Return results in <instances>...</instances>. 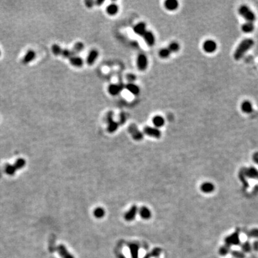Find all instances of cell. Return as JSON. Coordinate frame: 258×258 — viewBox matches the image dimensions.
Here are the masks:
<instances>
[{
    "label": "cell",
    "mask_w": 258,
    "mask_h": 258,
    "mask_svg": "<svg viewBox=\"0 0 258 258\" xmlns=\"http://www.w3.org/2000/svg\"><path fill=\"white\" fill-rule=\"evenodd\" d=\"M139 215L144 219H149L151 217V212L146 207H142L139 210Z\"/></svg>",
    "instance_id": "obj_23"
},
{
    "label": "cell",
    "mask_w": 258,
    "mask_h": 258,
    "mask_svg": "<svg viewBox=\"0 0 258 258\" xmlns=\"http://www.w3.org/2000/svg\"><path fill=\"white\" fill-rule=\"evenodd\" d=\"M143 131H144V133H145L146 135L150 136L151 137L155 138H160L161 136V133L160 130L155 127L147 126L145 127V129H143Z\"/></svg>",
    "instance_id": "obj_8"
},
{
    "label": "cell",
    "mask_w": 258,
    "mask_h": 258,
    "mask_svg": "<svg viewBox=\"0 0 258 258\" xmlns=\"http://www.w3.org/2000/svg\"><path fill=\"white\" fill-rule=\"evenodd\" d=\"M137 66L139 70L144 71L148 67V59L143 54H140L137 58Z\"/></svg>",
    "instance_id": "obj_9"
},
{
    "label": "cell",
    "mask_w": 258,
    "mask_h": 258,
    "mask_svg": "<svg viewBox=\"0 0 258 258\" xmlns=\"http://www.w3.org/2000/svg\"><path fill=\"white\" fill-rule=\"evenodd\" d=\"M231 255L234 258H245L246 255L243 251H240L238 250H233L231 252Z\"/></svg>",
    "instance_id": "obj_35"
},
{
    "label": "cell",
    "mask_w": 258,
    "mask_h": 258,
    "mask_svg": "<svg viewBox=\"0 0 258 258\" xmlns=\"http://www.w3.org/2000/svg\"><path fill=\"white\" fill-rule=\"evenodd\" d=\"M94 216L97 218H102L104 216L105 212L103 208H98L94 210Z\"/></svg>",
    "instance_id": "obj_30"
},
{
    "label": "cell",
    "mask_w": 258,
    "mask_h": 258,
    "mask_svg": "<svg viewBox=\"0 0 258 258\" xmlns=\"http://www.w3.org/2000/svg\"><path fill=\"white\" fill-rule=\"evenodd\" d=\"M125 114H121L120 117V123L121 124H124L125 122Z\"/></svg>",
    "instance_id": "obj_41"
},
{
    "label": "cell",
    "mask_w": 258,
    "mask_h": 258,
    "mask_svg": "<svg viewBox=\"0 0 258 258\" xmlns=\"http://www.w3.org/2000/svg\"><path fill=\"white\" fill-rule=\"evenodd\" d=\"M0 55H1V51H0Z\"/></svg>",
    "instance_id": "obj_45"
},
{
    "label": "cell",
    "mask_w": 258,
    "mask_h": 258,
    "mask_svg": "<svg viewBox=\"0 0 258 258\" xmlns=\"http://www.w3.org/2000/svg\"><path fill=\"white\" fill-rule=\"evenodd\" d=\"M84 46L83 43L81 42H78L75 43V45L74 46L72 49V51L74 55H77L78 53H80L81 51H82L84 50Z\"/></svg>",
    "instance_id": "obj_26"
},
{
    "label": "cell",
    "mask_w": 258,
    "mask_h": 258,
    "mask_svg": "<svg viewBox=\"0 0 258 258\" xmlns=\"http://www.w3.org/2000/svg\"><path fill=\"white\" fill-rule=\"evenodd\" d=\"M69 62L71 65L76 67H82L84 63L83 59L77 55L73 56L69 59Z\"/></svg>",
    "instance_id": "obj_20"
},
{
    "label": "cell",
    "mask_w": 258,
    "mask_h": 258,
    "mask_svg": "<svg viewBox=\"0 0 258 258\" xmlns=\"http://www.w3.org/2000/svg\"><path fill=\"white\" fill-rule=\"evenodd\" d=\"M134 33L137 35L143 36V35L146 31V26L144 22H140L135 25L133 28Z\"/></svg>",
    "instance_id": "obj_15"
},
{
    "label": "cell",
    "mask_w": 258,
    "mask_h": 258,
    "mask_svg": "<svg viewBox=\"0 0 258 258\" xmlns=\"http://www.w3.org/2000/svg\"><path fill=\"white\" fill-rule=\"evenodd\" d=\"M26 161L23 158H19L15 163L13 165L7 164L5 168L6 173L8 175H13L15 174L17 170H20L25 166Z\"/></svg>",
    "instance_id": "obj_3"
},
{
    "label": "cell",
    "mask_w": 258,
    "mask_h": 258,
    "mask_svg": "<svg viewBox=\"0 0 258 258\" xmlns=\"http://www.w3.org/2000/svg\"><path fill=\"white\" fill-rule=\"evenodd\" d=\"M242 111L246 114H250L253 112V106L249 100L243 102L241 105Z\"/></svg>",
    "instance_id": "obj_19"
},
{
    "label": "cell",
    "mask_w": 258,
    "mask_h": 258,
    "mask_svg": "<svg viewBox=\"0 0 258 258\" xmlns=\"http://www.w3.org/2000/svg\"><path fill=\"white\" fill-rule=\"evenodd\" d=\"M249 235L252 237L258 238V230L255 229V230H251L249 233Z\"/></svg>",
    "instance_id": "obj_39"
},
{
    "label": "cell",
    "mask_w": 258,
    "mask_h": 258,
    "mask_svg": "<svg viewBox=\"0 0 258 258\" xmlns=\"http://www.w3.org/2000/svg\"><path fill=\"white\" fill-rule=\"evenodd\" d=\"M113 113L112 112H109L107 116V122L108 123V131L109 133H113L116 132L118 127L119 124L116 121L113 120Z\"/></svg>",
    "instance_id": "obj_4"
},
{
    "label": "cell",
    "mask_w": 258,
    "mask_h": 258,
    "mask_svg": "<svg viewBox=\"0 0 258 258\" xmlns=\"http://www.w3.org/2000/svg\"><path fill=\"white\" fill-rule=\"evenodd\" d=\"M129 132L136 141H141L143 138V134L134 124H132L129 127Z\"/></svg>",
    "instance_id": "obj_6"
},
{
    "label": "cell",
    "mask_w": 258,
    "mask_h": 258,
    "mask_svg": "<svg viewBox=\"0 0 258 258\" xmlns=\"http://www.w3.org/2000/svg\"><path fill=\"white\" fill-rule=\"evenodd\" d=\"M152 258V256H151V253H146L145 255V256L143 257V258Z\"/></svg>",
    "instance_id": "obj_44"
},
{
    "label": "cell",
    "mask_w": 258,
    "mask_h": 258,
    "mask_svg": "<svg viewBox=\"0 0 258 258\" xmlns=\"http://www.w3.org/2000/svg\"><path fill=\"white\" fill-rule=\"evenodd\" d=\"M168 49L171 51V53L172 52V53H175V52H177V51H178L179 50V49H180V46L176 42H172L169 44V46L168 47Z\"/></svg>",
    "instance_id": "obj_28"
},
{
    "label": "cell",
    "mask_w": 258,
    "mask_h": 258,
    "mask_svg": "<svg viewBox=\"0 0 258 258\" xmlns=\"http://www.w3.org/2000/svg\"><path fill=\"white\" fill-rule=\"evenodd\" d=\"M214 185L210 182H205L203 183L201 186V190L203 192L210 193L214 190Z\"/></svg>",
    "instance_id": "obj_25"
},
{
    "label": "cell",
    "mask_w": 258,
    "mask_h": 258,
    "mask_svg": "<svg viewBox=\"0 0 258 258\" xmlns=\"http://www.w3.org/2000/svg\"><path fill=\"white\" fill-rule=\"evenodd\" d=\"M247 175L251 177V178H256L258 177V170L255 168H250L247 171Z\"/></svg>",
    "instance_id": "obj_32"
},
{
    "label": "cell",
    "mask_w": 258,
    "mask_h": 258,
    "mask_svg": "<svg viewBox=\"0 0 258 258\" xmlns=\"http://www.w3.org/2000/svg\"><path fill=\"white\" fill-rule=\"evenodd\" d=\"M217 47L216 42L212 40H208L204 42L203 44V50L208 53L215 52L216 50Z\"/></svg>",
    "instance_id": "obj_5"
},
{
    "label": "cell",
    "mask_w": 258,
    "mask_h": 258,
    "mask_svg": "<svg viewBox=\"0 0 258 258\" xmlns=\"http://www.w3.org/2000/svg\"><path fill=\"white\" fill-rule=\"evenodd\" d=\"M162 250L160 247H155L153 250H152L150 253L151 255V256L153 258H158L159 256L161 255V253Z\"/></svg>",
    "instance_id": "obj_37"
},
{
    "label": "cell",
    "mask_w": 258,
    "mask_h": 258,
    "mask_svg": "<svg viewBox=\"0 0 258 258\" xmlns=\"http://www.w3.org/2000/svg\"><path fill=\"white\" fill-rule=\"evenodd\" d=\"M226 244L231 246H237L240 243V237L238 234L234 233L227 237L225 240Z\"/></svg>",
    "instance_id": "obj_10"
},
{
    "label": "cell",
    "mask_w": 258,
    "mask_h": 258,
    "mask_svg": "<svg viewBox=\"0 0 258 258\" xmlns=\"http://www.w3.org/2000/svg\"><path fill=\"white\" fill-rule=\"evenodd\" d=\"M51 50L53 54H55V55H61L63 49L58 44H54L51 47Z\"/></svg>",
    "instance_id": "obj_34"
},
{
    "label": "cell",
    "mask_w": 258,
    "mask_h": 258,
    "mask_svg": "<svg viewBox=\"0 0 258 258\" xmlns=\"http://www.w3.org/2000/svg\"><path fill=\"white\" fill-rule=\"evenodd\" d=\"M242 249L244 253H249V252H250L252 249V246L249 242H244V243L242 244Z\"/></svg>",
    "instance_id": "obj_33"
},
{
    "label": "cell",
    "mask_w": 258,
    "mask_h": 258,
    "mask_svg": "<svg viewBox=\"0 0 258 258\" xmlns=\"http://www.w3.org/2000/svg\"><path fill=\"white\" fill-rule=\"evenodd\" d=\"M171 54V51L168 48H164L161 49L159 52V55L161 58L166 59L169 57Z\"/></svg>",
    "instance_id": "obj_31"
},
{
    "label": "cell",
    "mask_w": 258,
    "mask_h": 258,
    "mask_svg": "<svg viewBox=\"0 0 258 258\" xmlns=\"http://www.w3.org/2000/svg\"><path fill=\"white\" fill-rule=\"evenodd\" d=\"M63 58H68L69 59L71 58L72 56H75L74 55L73 52L72 50H69V49H63L62 55H61Z\"/></svg>",
    "instance_id": "obj_36"
},
{
    "label": "cell",
    "mask_w": 258,
    "mask_h": 258,
    "mask_svg": "<svg viewBox=\"0 0 258 258\" xmlns=\"http://www.w3.org/2000/svg\"><path fill=\"white\" fill-rule=\"evenodd\" d=\"M164 6L167 10L173 11L178 8L179 2L176 0H167L164 2Z\"/></svg>",
    "instance_id": "obj_18"
},
{
    "label": "cell",
    "mask_w": 258,
    "mask_h": 258,
    "mask_svg": "<svg viewBox=\"0 0 258 258\" xmlns=\"http://www.w3.org/2000/svg\"><path fill=\"white\" fill-rule=\"evenodd\" d=\"M132 258H138L139 246L136 243H130L127 244Z\"/></svg>",
    "instance_id": "obj_11"
},
{
    "label": "cell",
    "mask_w": 258,
    "mask_h": 258,
    "mask_svg": "<svg viewBox=\"0 0 258 258\" xmlns=\"http://www.w3.org/2000/svg\"><path fill=\"white\" fill-rule=\"evenodd\" d=\"M56 250L58 253L59 256L62 258H75L74 256L68 250L67 247L63 245L60 244L53 251Z\"/></svg>",
    "instance_id": "obj_7"
},
{
    "label": "cell",
    "mask_w": 258,
    "mask_h": 258,
    "mask_svg": "<svg viewBox=\"0 0 258 258\" xmlns=\"http://www.w3.org/2000/svg\"><path fill=\"white\" fill-rule=\"evenodd\" d=\"M230 251V246L226 244L223 246H222L219 250V253L221 256H226L227 254H228Z\"/></svg>",
    "instance_id": "obj_29"
},
{
    "label": "cell",
    "mask_w": 258,
    "mask_h": 258,
    "mask_svg": "<svg viewBox=\"0 0 258 258\" xmlns=\"http://www.w3.org/2000/svg\"><path fill=\"white\" fill-rule=\"evenodd\" d=\"M35 57H36V53L33 50H28L25 54L24 57L23 58L22 62L25 64L29 63L33 60L35 58Z\"/></svg>",
    "instance_id": "obj_16"
},
{
    "label": "cell",
    "mask_w": 258,
    "mask_h": 258,
    "mask_svg": "<svg viewBox=\"0 0 258 258\" xmlns=\"http://www.w3.org/2000/svg\"><path fill=\"white\" fill-rule=\"evenodd\" d=\"M107 11L109 15H115L118 11V7L116 4H111L107 7Z\"/></svg>",
    "instance_id": "obj_27"
},
{
    "label": "cell",
    "mask_w": 258,
    "mask_h": 258,
    "mask_svg": "<svg viewBox=\"0 0 258 258\" xmlns=\"http://www.w3.org/2000/svg\"><path fill=\"white\" fill-rule=\"evenodd\" d=\"M252 248L253 249V250H255V251H258V241L255 242L253 243V244L252 246Z\"/></svg>",
    "instance_id": "obj_42"
},
{
    "label": "cell",
    "mask_w": 258,
    "mask_h": 258,
    "mask_svg": "<svg viewBox=\"0 0 258 258\" xmlns=\"http://www.w3.org/2000/svg\"><path fill=\"white\" fill-rule=\"evenodd\" d=\"M242 29L245 33H250L254 31L255 25L253 22H246L242 25Z\"/></svg>",
    "instance_id": "obj_22"
},
{
    "label": "cell",
    "mask_w": 258,
    "mask_h": 258,
    "mask_svg": "<svg viewBox=\"0 0 258 258\" xmlns=\"http://www.w3.org/2000/svg\"><path fill=\"white\" fill-rule=\"evenodd\" d=\"M102 3H103V1H96L94 2V4L96 5H97V6H101V4Z\"/></svg>",
    "instance_id": "obj_43"
},
{
    "label": "cell",
    "mask_w": 258,
    "mask_h": 258,
    "mask_svg": "<svg viewBox=\"0 0 258 258\" xmlns=\"http://www.w3.org/2000/svg\"><path fill=\"white\" fill-rule=\"evenodd\" d=\"M125 85L123 84H111L108 87V92L111 95L116 96L119 94L123 89Z\"/></svg>",
    "instance_id": "obj_12"
},
{
    "label": "cell",
    "mask_w": 258,
    "mask_h": 258,
    "mask_svg": "<svg viewBox=\"0 0 258 258\" xmlns=\"http://www.w3.org/2000/svg\"><path fill=\"white\" fill-rule=\"evenodd\" d=\"M152 123L154 125L157 127H161L164 125L165 121L163 117L160 116H157L153 118Z\"/></svg>",
    "instance_id": "obj_24"
},
{
    "label": "cell",
    "mask_w": 258,
    "mask_h": 258,
    "mask_svg": "<svg viewBox=\"0 0 258 258\" xmlns=\"http://www.w3.org/2000/svg\"><path fill=\"white\" fill-rule=\"evenodd\" d=\"M238 13L246 22H254L256 20V15L254 12L249 7L245 5L241 6L238 8Z\"/></svg>",
    "instance_id": "obj_2"
},
{
    "label": "cell",
    "mask_w": 258,
    "mask_h": 258,
    "mask_svg": "<svg viewBox=\"0 0 258 258\" xmlns=\"http://www.w3.org/2000/svg\"><path fill=\"white\" fill-rule=\"evenodd\" d=\"M143 38L146 43L149 46H152L154 45L155 42V38L154 33L150 31H146V33L143 35Z\"/></svg>",
    "instance_id": "obj_13"
},
{
    "label": "cell",
    "mask_w": 258,
    "mask_h": 258,
    "mask_svg": "<svg viewBox=\"0 0 258 258\" xmlns=\"http://www.w3.org/2000/svg\"><path fill=\"white\" fill-rule=\"evenodd\" d=\"M127 78L128 81L130 82V83H133V82L136 80V76L134 75V74H130L127 75Z\"/></svg>",
    "instance_id": "obj_38"
},
{
    "label": "cell",
    "mask_w": 258,
    "mask_h": 258,
    "mask_svg": "<svg viewBox=\"0 0 258 258\" xmlns=\"http://www.w3.org/2000/svg\"><path fill=\"white\" fill-rule=\"evenodd\" d=\"M125 87L129 92H130L131 93H132L134 95H138L140 92L139 87L135 84L129 83L127 84Z\"/></svg>",
    "instance_id": "obj_21"
},
{
    "label": "cell",
    "mask_w": 258,
    "mask_h": 258,
    "mask_svg": "<svg viewBox=\"0 0 258 258\" xmlns=\"http://www.w3.org/2000/svg\"><path fill=\"white\" fill-rule=\"evenodd\" d=\"M99 52L96 50H92L89 52L87 58V63L91 65H93L96 60L98 58Z\"/></svg>",
    "instance_id": "obj_17"
},
{
    "label": "cell",
    "mask_w": 258,
    "mask_h": 258,
    "mask_svg": "<svg viewBox=\"0 0 258 258\" xmlns=\"http://www.w3.org/2000/svg\"><path fill=\"white\" fill-rule=\"evenodd\" d=\"M254 45V41L251 38H246L243 40L238 46L234 53V58L239 60L243 58L246 53Z\"/></svg>",
    "instance_id": "obj_1"
},
{
    "label": "cell",
    "mask_w": 258,
    "mask_h": 258,
    "mask_svg": "<svg viewBox=\"0 0 258 258\" xmlns=\"http://www.w3.org/2000/svg\"><path fill=\"white\" fill-rule=\"evenodd\" d=\"M85 6H86L87 7H89V8H91V7H92L94 6V1H92V0H88V1H86L85 2Z\"/></svg>",
    "instance_id": "obj_40"
},
{
    "label": "cell",
    "mask_w": 258,
    "mask_h": 258,
    "mask_svg": "<svg viewBox=\"0 0 258 258\" xmlns=\"http://www.w3.org/2000/svg\"><path fill=\"white\" fill-rule=\"evenodd\" d=\"M138 212V208L136 205L133 206L130 210L126 212L125 215V218L127 221H132L136 217Z\"/></svg>",
    "instance_id": "obj_14"
}]
</instances>
